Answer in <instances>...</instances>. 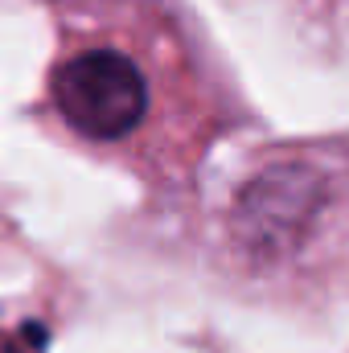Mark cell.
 I'll return each instance as SVG.
<instances>
[{
  "mask_svg": "<svg viewBox=\"0 0 349 353\" xmlns=\"http://www.w3.org/2000/svg\"><path fill=\"white\" fill-rule=\"evenodd\" d=\"M197 66L181 33L140 8L74 25L46 74L54 119L94 152L152 161L173 148V132L197 111Z\"/></svg>",
  "mask_w": 349,
  "mask_h": 353,
  "instance_id": "1",
  "label": "cell"
}]
</instances>
